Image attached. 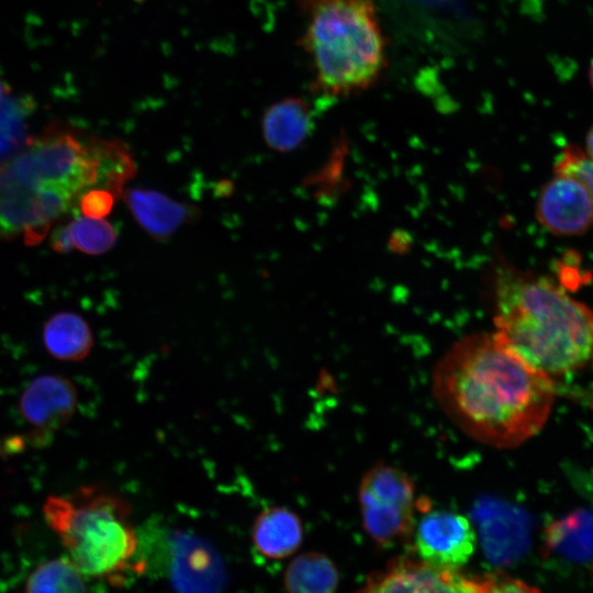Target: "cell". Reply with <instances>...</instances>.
<instances>
[{"label":"cell","instance_id":"obj_1","mask_svg":"<svg viewBox=\"0 0 593 593\" xmlns=\"http://www.w3.org/2000/svg\"><path fill=\"white\" fill-rule=\"evenodd\" d=\"M432 389L461 430L495 448H514L535 436L555 399L551 376L528 363L495 332L455 343L437 362Z\"/></svg>","mask_w":593,"mask_h":593},{"label":"cell","instance_id":"obj_2","mask_svg":"<svg viewBox=\"0 0 593 593\" xmlns=\"http://www.w3.org/2000/svg\"><path fill=\"white\" fill-rule=\"evenodd\" d=\"M494 324L516 354L549 376L593 361V311L546 277L500 271Z\"/></svg>","mask_w":593,"mask_h":593},{"label":"cell","instance_id":"obj_3","mask_svg":"<svg viewBox=\"0 0 593 593\" xmlns=\"http://www.w3.org/2000/svg\"><path fill=\"white\" fill-rule=\"evenodd\" d=\"M299 41L314 72L313 90L326 98L367 90L387 66V43L376 0H300Z\"/></svg>","mask_w":593,"mask_h":593},{"label":"cell","instance_id":"obj_4","mask_svg":"<svg viewBox=\"0 0 593 593\" xmlns=\"http://www.w3.org/2000/svg\"><path fill=\"white\" fill-rule=\"evenodd\" d=\"M43 512L85 575L122 582L137 548L126 501L97 485L81 486L70 496H48Z\"/></svg>","mask_w":593,"mask_h":593},{"label":"cell","instance_id":"obj_5","mask_svg":"<svg viewBox=\"0 0 593 593\" xmlns=\"http://www.w3.org/2000/svg\"><path fill=\"white\" fill-rule=\"evenodd\" d=\"M81 193L57 177L26 143L0 163V242L38 244Z\"/></svg>","mask_w":593,"mask_h":593},{"label":"cell","instance_id":"obj_6","mask_svg":"<svg viewBox=\"0 0 593 593\" xmlns=\"http://www.w3.org/2000/svg\"><path fill=\"white\" fill-rule=\"evenodd\" d=\"M137 532L131 570L165 580L175 593H223L225 563L204 537L150 519Z\"/></svg>","mask_w":593,"mask_h":593},{"label":"cell","instance_id":"obj_7","mask_svg":"<svg viewBox=\"0 0 593 593\" xmlns=\"http://www.w3.org/2000/svg\"><path fill=\"white\" fill-rule=\"evenodd\" d=\"M358 501L362 526L376 544L387 547L411 538L419 501L403 470L382 463L371 467L360 480Z\"/></svg>","mask_w":593,"mask_h":593},{"label":"cell","instance_id":"obj_8","mask_svg":"<svg viewBox=\"0 0 593 593\" xmlns=\"http://www.w3.org/2000/svg\"><path fill=\"white\" fill-rule=\"evenodd\" d=\"M413 556L439 568L461 569L473 556L477 535L469 518L448 510H427L416 518Z\"/></svg>","mask_w":593,"mask_h":593},{"label":"cell","instance_id":"obj_9","mask_svg":"<svg viewBox=\"0 0 593 593\" xmlns=\"http://www.w3.org/2000/svg\"><path fill=\"white\" fill-rule=\"evenodd\" d=\"M479 585L480 578L461 569L439 568L405 556L370 573L354 593H477Z\"/></svg>","mask_w":593,"mask_h":593},{"label":"cell","instance_id":"obj_10","mask_svg":"<svg viewBox=\"0 0 593 593\" xmlns=\"http://www.w3.org/2000/svg\"><path fill=\"white\" fill-rule=\"evenodd\" d=\"M536 215L557 236L581 235L593 226V198L581 180L555 172L538 195Z\"/></svg>","mask_w":593,"mask_h":593},{"label":"cell","instance_id":"obj_11","mask_svg":"<svg viewBox=\"0 0 593 593\" xmlns=\"http://www.w3.org/2000/svg\"><path fill=\"white\" fill-rule=\"evenodd\" d=\"M77 403V390L69 379L44 374L22 392L19 409L24 421L35 430V437L43 439L70 421Z\"/></svg>","mask_w":593,"mask_h":593},{"label":"cell","instance_id":"obj_12","mask_svg":"<svg viewBox=\"0 0 593 593\" xmlns=\"http://www.w3.org/2000/svg\"><path fill=\"white\" fill-rule=\"evenodd\" d=\"M132 215L152 237L161 240L197 217L199 211L153 190L133 188L122 192Z\"/></svg>","mask_w":593,"mask_h":593},{"label":"cell","instance_id":"obj_13","mask_svg":"<svg viewBox=\"0 0 593 593\" xmlns=\"http://www.w3.org/2000/svg\"><path fill=\"white\" fill-rule=\"evenodd\" d=\"M314 125L310 104L302 98L290 97L270 105L262 118L266 144L278 152L298 148Z\"/></svg>","mask_w":593,"mask_h":593},{"label":"cell","instance_id":"obj_14","mask_svg":"<svg viewBox=\"0 0 593 593\" xmlns=\"http://www.w3.org/2000/svg\"><path fill=\"white\" fill-rule=\"evenodd\" d=\"M304 536L300 517L283 506L262 510L253 526V542L258 552L270 559L294 553Z\"/></svg>","mask_w":593,"mask_h":593},{"label":"cell","instance_id":"obj_15","mask_svg":"<svg viewBox=\"0 0 593 593\" xmlns=\"http://www.w3.org/2000/svg\"><path fill=\"white\" fill-rule=\"evenodd\" d=\"M47 353L61 361H80L93 346L88 323L74 312H59L47 320L43 329Z\"/></svg>","mask_w":593,"mask_h":593},{"label":"cell","instance_id":"obj_16","mask_svg":"<svg viewBox=\"0 0 593 593\" xmlns=\"http://www.w3.org/2000/svg\"><path fill=\"white\" fill-rule=\"evenodd\" d=\"M338 584L337 567L329 557L316 551L296 556L283 574L287 593H336Z\"/></svg>","mask_w":593,"mask_h":593},{"label":"cell","instance_id":"obj_17","mask_svg":"<svg viewBox=\"0 0 593 593\" xmlns=\"http://www.w3.org/2000/svg\"><path fill=\"white\" fill-rule=\"evenodd\" d=\"M547 547L574 561L593 559V513L575 511L546 529Z\"/></svg>","mask_w":593,"mask_h":593},{"label":"cell","instance_id":"obj_18","mask_svg":"<svg viewBox=\"0 0 593 593\" xmlns=\"http://www.w3.org/2000/svg\"><path fill=\"white\" fill-rule=\"evenodd\" d=\"M83 573L68 557L38 564L29 575L25 593H87Z\"/></svg>","mask_w":593,"mask_h":593},{"label":"cell","instance_id":"obj_19","mask_svg":"<svg viewBox=\"0 0 593 593\" xmlns=\"http://www.w3.org/2000/svg\"><path fill=\"white\" fill-rule=\"evenodd\" d=\"M74 247L89 255L110 250L116 242V232L107 221L80 217L68 223Z\"/></svg>","mask_w":593,"mask_h":593},{"label":"cell","instance_id":"obj_20","mask_svg":"<svg viewBox=\"0 0 593 593\" xmlns=\"http://www.w3.org/2000/svg\"><path fill=\"white\" fill-rule=\"evenodd\" d=\"M555 172L581 180L593 198V161L574 145H568L555 163Z\"/></svg>","mask_w":593,"mask_h":593},{"label":"cell","instance_id":"obj_21","mask_svg":"<svg viewBox=\"0 0 593 593\" xmlns=\"http://www.w3.org/2000/svg\"><path fill=\"white\" fill-rule=\"evenodd\" d=\"M23 118L18 104L5 101V107L0 108V163L19 146L24 133Z\"/></svg>","mask_w":593,"mask_h":593},{"label":"cell","instance_id":"obj_22","mask_svg":"<svg viewBox=\"0 0 593 593\" xmlns=\"http://www.w3.org/2000/svg\"><path fill=\"white\" fill-rule=\"evenodd\" d=\"M477 593H541L537 588L508 575L494 572L480 578Z\"/></svg>","mask_w":593,"mask_h":593},{"label":"cell","instance_id":"obj_23","mask_svg":"<svg viewBox=\"0 0 593 593\" xmlns=\"http://www.w3.org/2000/svg\"><path fill=\"white\" fill-rule=\"evenodd\" d=\"M115 193L105 188H91L79 198V209L86 217L101 220L114 205Z\"/></svg>","mask_w":593,"mask_h":593},{"label":"cell","instance_id":"obj_24","mask_svg":"<svg viewBox=\"0 0 593 593\" xmlns=\"http://www.w3.org/2000/svg\"><path fill=\"white\" fill-rule=\"evenodd\" d=\"M51 247L58 254H68L74 248L68 224L55 227L49 238Z\"/></svg>","mask_w":593,"mask_h":593},{"label":"cell","instance_id":"obj_25","mask_svg":"<svg viewBox=\"0 0 593 593\" xmlns=\"http://www.w3.org/2000/svg\"><path fill=\"white\" fill-rule=\"evenodd\" d=\"M586 153L585 155L593 161V125L590 127L586 134Z\"/></svg>","mask_w":593,"mask_h":593},{"label":"cell","instance_id":"obj_26","mask_svg":"<svg viewBox=\"0 0 593 593\" xmlns=\"http://www.w3.org/2000/svg\"><path fill=\"white\" fill-rule=\"evenodd\" d=\"M10 89L5 81L0 77V108L1 105L7 101V97L9 96Z\"/></svg>","mask_w":593,"mask_h":593},{"label":"cell","instance_id":"obj_27","mask_svg":"<svg viewBox=\"0 0 593 593\" xmlns=\"http://www.w3.org/2000/svg\"><path fill=\"white\" fill-rule=\"evenodd\" d=\"M589 82L591 88L593 89V59L591 60L589 66Z\"/></svg>","mask_w":593,"mask_h":593}]
</instances>
